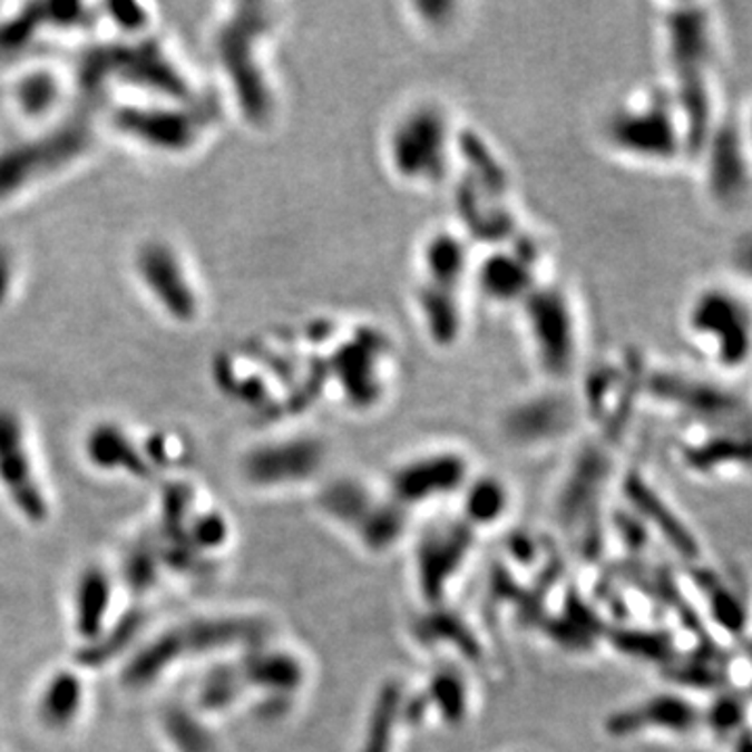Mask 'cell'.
<instances>
[{
  "mask_svg": "<svg viewBox=\"0 0 752 752\" xmlns=\"http://www.w3.org/2000/svg\"><path fill=\"white\" fill-rule=\"evenodd\" d=\"M667 78L663 80L684 119L690 164L696 162L723 99L719 95V19L704 2H668L656 16Z\"/></svg>",
  "mask_w": 752,
  "mask_h": 752,
  "instance_id": "1",
  "label": "cell"
},
{
  "mask_svg": "<svg viewBox=\"0 0 752 752\" xmlns=\"http://www.w3.org/2000/svg\"><path fill=\"white\" fill-rule=\"evenodd\" d=\"M458 130L460 124L450 105L434 95L401 102L384 124L381 138L383 166L391 180L417 193L450 186Z\"/></svg>",
  "mask_w": 752,
  "mask_h": 752,
  "instance_id": "2",
  "label": "cell"
},
{
  "mask_svg": "<svg viewBox=\"0 0 752 752\" xmlns=\"http://www.w3.org/2000/svg\"><path fill=\"white\" fill-rule=\"evenodd\" d=\"M598 138L602 149L627 166L671 169L690 164L684 119L663 80L639 84L606 107Z\"/></svg>",
  "mask_w": 752,
  "mask_h": 752,
  "instance_id": "3",
  "label": "cell"
},
{
  "mask_svg": "<svg viewBox=\"0 0 752 752\" xmlns=\"http://www.w3.org/2000/svg\"><path fill=\"white\" fill-rule=\"evenodd\" d=\"M523 343L534 370L548 384H570L584 364L585 326L567 283L548 276L517 307Z\"/></svg>",
  "mask_w": 752,
  "mask_h": 752,
  "instance_id": "4",
  "label": "cell"
},
{
  "mask_svg": "<svg viewBox=\"0 0 752 752\" xmlns=\"http://www.w3.org/2000/svg\"><path fill=\"white\" fill-rule=\"evenodd\" d=\"M682 334L709 372L732 379L751 362L752 314L749 293L730 281L699 286L685 301Z\"/></svg>",
  "mask_w": 752,
  "mask_h": 752,
  "instance_id": "5",
  "label": "cell"
},
{
  "mask_svg": "<svg viewBox=\"0 0 752 752\" xmlns=\"http://www.w3.org/2000/svg\"><path fill=\"white\" fill-rule=\"evenodd\" d=\"M326 381L341 401L360 414L381 410L398 377V348L393 336L377 322H358L333 353L322 360Z\"/></svg>",
  "mask_w": 752,
  "mask_h": 752,
  "instance_id": "6",
  "label": "cell"
},
{
  "mask_svg": "<svg viewBox=\"0 0 752 752\" xmlns=\"http://www.w3.org/2000/svg\"><path fill=\"white\" fill-rule=\"evenodd\" d=\"M642 393L644 401L680 414L692 427H749V401L713 372L648 360Z\"/></svg>",
  "mask_w": 752,
  "mask_h": 752,
  "instance_id": "7",
  "label": "cell"
},
{
  "mask_svg": "<svg viewBox=\"0 0 752 752\" xmlns=\"http://www.w3.org/2000/svg\"><path fill=\"white\" fill-rule=\"evenodd\" d=\"M709 201L738 212L751 197V128L746 105H723L694 162Z\"/></svg>",
  "mask_w": 752,
  "mask_h": 752,
  "instance_id": "8",
  "label": "cell"
},
{
  "mask_svg": "<svg viewBox=\"0 0 752 752\" xmlns=\"http://www.w3.org/2000/svg\"><path fill=\"white\" fill-rule=\"evenodd\" d=\"M646 364L648 360L639 351H621L584 370L582 384L575 389L584 422L615 446L627 433L637 406L644 401Z\"/></svg>",
  "mask_w": 752,
  "mask_h": 752,
  "instance_id": "9",
  "label": "cell"
},
{
  "mask_svg": "<svg viewBox=\"0 0 752 752\" xmlns=\"http://www.w3.org/2000/svg\"><path fill=\"white\" fill-rule=\"evenodd\" d=\"M272 28L267 4H238L231 21L217 36V55L245 119L266 126L274 116V95L257 61V42Z\"/></svg>",
  "mask_w": 752,
  "mask_h": 752,
  "instance_id": "10",
  "label": "cell"
},
{
  "mask_svg": "<svg viewBox=\"0 0 752 752\" xmlns=\"http://www.w3.org/2000/svg\"><path fill=\"white\" fill-rule=\"evenodd\" d=\"M548 262L546 238L525 226L508 243L475 257L470 289L489 305L517 310L535 286L550 276Z\"/></svg>",
  "mask_w": 752,
  "mask_h": 752,
  "instance_id": "11",
  "label": "cell"
},
{
  "mask_svg": "<svg viewBox=\"0 0 752 752\" xmlns=\"http://www.w3.org/2000/svg\"><path fill=\"white\" fill-rule=\"evenodd\" d=\"M472 475L475 465L467 451L439 446L417 451L391 468L384 494L412 512L414 508L458 498Z\"/></svg>",
  "mask_w": 752,
  "mask_h": 752,
  "instance_id": "12",
  "label": "cell"
},
{
  "mask_svg": "<svg viewBox=\"0 0 752 752\" xmlns=\"http://www.w3.org/2000/svg\"><path fill=\"white\" fill-rule=\"evenodd\" d=\"M584 420L577 393L568 384L544 383L504 408L500 433L512 448L535 450L560 443Z\"/></svg>",
  "mask_w": 752,
  "mask_h": 752,
  "instance_id": "13",
  "label": "cell"
},
{
  "mask_svg": "<svg viewBox=\"0 0 752 752\" xmlns=\"http://www.w3.org/2000/svg\"><path fill=\"white\" fill-rule=\"evenodd\" d=\"M92 145L88 114L69 117L50 133L0 150V199L71 164Z\"/></svg>",
  "mask_w": 752,
  "mask_h": 752,
  "instance_id": "14",
  "label": "cell"
},
{
  "mask_svg": "<svg viewBox=\"0 0 752 752\" xmlns=\"http://www.w3.org/2000/svg\"><path fill=\"white\" fill-rule=\"evenodd\" d=\"M477 531L462 518L431 527L420 535L414 551V579L424 602L441 604L450 585L468 563Z\"/></svg>",
  "mask_w": 752,
  "mask_h": 752,
  "instance_id": "15",
  "label": "cell"
},
{
  "mask_svg": "<svg viewBox=\"0 0 752 752\" xmlns=\"http://www.w3.org/2000/svg\"><path fill=\"white\" fill-rule=\"evenodd\" d=\"M82 76L86 84L92 86H97L105 76H117L121 80L155 88L172 97H184L188 92L183 76L169 64L164 50L155 42L97 49L84 59Z\"/></svg>",
  "mask_w": 752,
  "mask_h": 752,
  "instance_id": "16",
  "label": "cell"
},
{
  "mask_svg": "<svg viewBox=\"0 0 752 752\" xmlns=\"http://www.w3.org/2000/svg\"><path fill=\"white\" fill-rule=\"evenodd\" d=\"M257 634L255 623L251 621H203L184 625L180 629L166 634V637L157 639L149 646L140 658H136L128 668V684L143 685L149 680H155L166 665H172L176 656L186 648L195 646V651H209L216 646H228L238 642H250Z\"/></svg>",
  "mask_w": 752,
  "mask_h": 752,
  "instance_id": "17",
  "label": "cell"
},
{
  "mask_svg": "<svg viewBox=\"0 0 752 752\" xmlns=\"http://www.w3.org/2000/svg\"><path fill=\"white\" fill-rule=\"evenodd\" d=\"M326 458L329 448L320 437H289L251 451L243 462V472L247 481L260 487L300 485L318 477Z\"/></svg>",
  "mask_w": 752,
  "mask_h": 752,
  "instance_id": "18",
  "label": "cell"
},
{
  "mask_svg": "<svg viewBox=\"0 0 752 752\" xmlns=\"http://www.w3.org/2000/svg\"><path fill=\"white\" fill-rule=\"evenodd\" d=\"M0 485L26 520L33 525L47 520L49 501L36 477L23 424L9 408H0Z\"/></svg>",
  "mask_w": 752,
  "mask_h": 752,
  "instance_id": "19",
  "label": "cell"
},
{
  "mask_svg": "<svg viewBox=\"0 0 752 752\" xmlns=\"http://www.w3.org/2000/svg\"><path fill=\"white\" fill-rule=\"evenodd\" d=\"M677 443V460L696 477H721L749 470V427H694Z\"/></svg>",
  "mask_w": 752,
  "mask_h": 752,
  "instance_id": "20",
  "label": "cell"
},
{
  "mask_svg": "<svg viewBox=\"0 0 752 752\" xmlns=\"http://www.w3.org/2000/svg\"><path fill=\"white\" fill-rule=\"evenodd\" d=\"M467 291L441 284L412 283L410 305L427 343L439 351L453 350L467 333Z\"/></svg>",
  "mask_w": 752,
  "mask_h": 752,
  "instance_id": "21",
  "label": "cell"
},
{
  "mask_svg": "<svg viewBox=\"0 0 752 752\" xmlns=\"http://www.w3.org/2000/svg\"><path fill=\"white\" fill-rule=\"evenodd\" d=\"M472 243L453 224L434 226L418 243L414 279L468 291L475 264Z\"/></svg>",
  "mask_w": 752,
  "mask_h": 752,
  "instance_id": "22",
  "label": "cell"
},
{
  "mask_svg": "<svg viewBox=\"0 0 752 752\" xmlns=\"http://www.w3.org/2000/svg\"><path fill=\"white\" fill-rule=\"evenodd\" d=\"M702 725V711L680 694H656L634 706H625L606 721L608 734L615 738L661 732L690 734Z\"/></svg>",
  "mask_w": 752,
  "mask_h": 752,
  "instance_id": "23",
  "label": "cell"
},
{
  "mask_svg": "<svg viewBox=\"0 0 752 752\" xmlns=\"http://www.w3.org/2000/svg\"><path fill=\"white\" fill-rule=\"evenodd\" d=\"M136 266L153 297L162 303L169 316L183 322L197 316V295L172 247L159 241L147 243L136 257Z\"/></svg>",
  "mask_w": 752,
  "mask_h": 752,
  "instance_id": "24",
  "label": "cell"
},
{
  "mask_svg": "<svg viewBox=\"0 0 752 752\" xmlns=\"http://www.w3.org/2000/svg\"><path fill=\"white\" fill-rule=\"evenodd\" d=\"M613 448L615 443L596 434L587 439L582 450L573 458L567 479L560 491V515L565 520H577L584 512H589L604 491L613 475Z\"/></svg>",
  "mask_w": 752,
  "mask_h": 752,
  "instance_id": "25",
  "label": "cell"
},
{
  "mask_svg": "<svg viewBox=\"0 0 752 752\" xmlns=\"http://www.w3.org/2000/svg\"><path fill=\"white\" fill-rule=\"evenodd\" d=\"M203 116L183 109H143L124 107L116 111L114 124L128 136H134L150 147L183 150L199 138Z\"/></svg>",
  "mask_w": 752,
  "mask_h": 752,
  "instance_id": "26",
  "label": "cell"
},
{
  "mask_svg": "<svg viewBox=\"0 0 752 752\" xmlns=\"http://www.w3.org/2000/svg\"><path fill=\"white\" fill-rule=\"evenodd\" d=\"M621 485L623 498L632 506L635 518L654 527L684 558L692 560L699 556V541L690 527L639 470H629Z\"/></svg>",
  "mask_w": 752,
  "mask_h": 752,
  "instance_id": "27",
  "label": "cell"
},
{
  "mask_svg": "<svg viewBox=\"0 0 752 752\" xmlns=\"http://www.w3.org/2000/svg\"><path fill=\"white\" fill-rule=\"evenodd\" d=\"M458 498L462 508L460 518L472 531L496 527L512 506L510 487L501 477L491 472H475Z\"/></svg>",
  "mask_w": 752,
  "mask_h": 752,
  "instance_id": "28",
  "label": "cell"
},
{
  "mask_svg": "<svg viewBox=\"0 0 752 752\" xmlns=\"http://www.w3.org/2000/svg\"><path fill=\"white\" fill-rule=\"evenodd\" d=\"M381 498L383 494H377L364 481L353 479V477H343V479L326 484V487L320 491L318 501L326 517L333 518L334 523H339L343 529L353 534Z\"/></svg>",
  "mask_w": 752,
  "mask_h": 752,
  "instance_id": "29",
  "label": "cell"
},
{
  "mask_svg": "<svg viewBox=\"0 0 752 752\" xmlns=\"http://www.w3.org/2000/svg\"><path fill=\"white\" fill-rule=\"evenodd\" d=\"M403 690L398 682L381 685L368 715L360 752H393L395 734L403 719Z\"/></svg>",
  "mask_w": 752,
  "mask_h": 752,
  "instance_id": "30",
  "label": "cell"
},
{
  "mask_svg": "<svg viewBox=\"0 0 752 752\" xmlns=\"http://www.w3.org/2000/svg\"><path fill=\"white\" fill-rule=\"evenodd\" d=\"M410 512L403 510L383 491V498L368 512L358 525L353 537L370 554H387L393 550L408 531Z\"/></svg>",
  "mask_w": 752,
  "mask_h": 752,
  "instance_id": "31",
  "label": "cell"
},
{
  "mask_svg": "<svg viewBox=\"0 0 752 752\" xmlns=\"http://www.w3.org/2000/svg\"><path fill=\"white\" fill-rule=\"evenodd\" d=\"M88 453L102 468H124L134 475L149 472V465L145 462V458L136 451L128 434L119 431L117 427L105 424L95 429L88 439Z\"/></svg>",
  "mask_w": 752,
  "mask_h": 752,
  "instance_id": "32",
  "label": "cell"
},
{
  "mask_svg": "<svg viewBox=\"0 0 752 752\" xmlns=\"http://www.w3.org/2000/svg\"><path fill=\"white\" fill-rule=\"evenodd\" d=\"M424 701L448 725L462 723L468 715V685L456 671H437L429 682Z\"/></svg>",
  "mask_w": 752,
  "mask_h": 752,
  "instance_id": "33",
  "label": "cell"
},
{
  "mask_svg": "<svg viewBox=\"0 0 752 752\" xmlns=\"http://www.w3.org/2000/svg\"><path fill=\"white\" fill-rule=\"evenodd\" d=\"M408 16L424 32H450L462 17L460 2H412L406 7Z\"/></svg>",
  "mask_w": 752,
  "mask_h": 752,
  "instance_id": "34",
  "label": "cell"
},
{
  "mask_svg": "<svg viewBox=\"0 0 752 752\" xmlns=\"http://www.w3.org/2000/svg\"><path fill=\"white\" fill-rule=\"evenodd\" d=\"M78 621L80 627L86 634H92V629L99 625L105 617L107 608V582L102 575H90L86 577L80 587V598H78Z\"/></svg>",
  "mask_w": 752,
  "mask_h": 752,
  "instance_id": "35",
  "label": "cell"
},
{
  "mask_svg": "<svg viewBox=\"0 0 752 752\" xmlns=\"http://www.w3.org/2000/svg\"><path fill=\"white\" fill-rule=\"evenodd\" d=\"M78 706H80V685L71 677L55 682L42 702L45 717H49L47 721L61 723V725H66L69 717L78 711Z\"/></svg>",
  "mask_w": 752,
  "mask_h": 752,
  "instance_id": "36",
  "label": "cell"
},
{
  "mask_svg": "<svg viewBox=\"0 0 752 752\" xmlns=\"http://www.w3.org/2000/svg\"><path fill=\"white\" fill-rule=\"evenodd\" d=\"M57 97V84L49 74H32L19 86V100L30 114H40Z\"/></svg>",
  "mask_w": 752,
  "mask_h": 752,
  "instance_id": "37",
  "label": "cell"
},
{
  "mask_svg": "<svg viewBox=\"0 0 752 752\" xmlns=\"http://www.w3.org/2000/svg\"><path fill=\"white\" fill-rule=\"evenodd\" d=\"M742 719V706L734 699H719L709 711H702V723L721 735L738 734Z\"/></svg>",
  "mask_w": 752,
  "mask_h": 752,
  "instance_id": "38",
  "label": "cell"
},
{
  "mask_svg": "<svg viewBox=\"0 0 752 752\" xmlns=\"http://www.w3.org/2000/svg\"><path fill=\"white\" fill-rule=\"evenodd\" d=\"M11 279H13L11 255L0 247V305L4 303L9 291H11Z\"/></svg>",
  "mask_w": 752,
  "mask_h": 752,
  "instance_id": "39",
  "label": "cell"
}]
</instances>
